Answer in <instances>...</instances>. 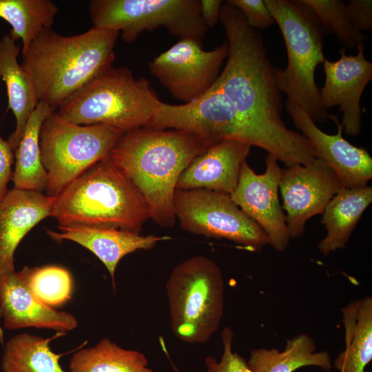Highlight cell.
<instances>
[{
    "instance_id": "3957f363",
    "label": "cell",
    "mask_w": 372,
    "mask_h": 372,
    "mask_svg": "<svg viewBox=\"0 0 372 372\" xmlns=\"http://www.w3.org/2000/svg\"><path fill=\"white\" fill-rule=\"evenodd\" d=\"M120 32L92 27L77 35L43 31L22 55L37 98L56 110L71 95L112 66Z\"/></svg>"
},
{
    "instance_id": "277c9868",
    "label": "cell",
    "mask_w": 372,
    "mask_h": 372,
    "mask_svg": "<svg viewBox=\"0 0 372 372\" xmlns=\"http://www.w3.org/2000/svg\"><path fill=\"white\" fill-rule=\"evenodd\" d=\"M51 216L59 226L84 225L140 233L151 218L134 184L109 155L54 197Z\"/></svg>"
},
{
    "instance_id": "9a60e30c",
    "label": "cell",
    "mask_w": 372,
    "mask_h": 372,
    "mask_svg": "<svg viewBox=\"0 0 372 372\" xmlns=\"http://www.w3.org/2000/svg\"><path fill=\"white\" fill-rule=\"evenodd\" d=\"M286 109L295 126L312 146L317 158L327 163L338 174L345 188L364 187L372 178V158L362 147L351 145L342 136L344 127L338 118L330 114L338 132L322 131L297 103L287 99Z\"/></svg>"
},
{
    "instance_id": "4316f807",
    "label": "cell",
    "mask_w": 372,
    "mask_h": 372,
    "mask_svg": "<svg viewBox=\"0 0 372 372\" xmlns=\"http://www.w3.org/2000/svg\"><path fill=\"white\" fill-rule=\"evenodd\" d=\"M61 333L43 338L23 333L9 339L5 345L1 360L2 372H65L60 365L63 354H56L50 342Z\"/></svg>"
},
{
    "instance_id": "ffe728a7",
    "label": "cell",
    "mask_w": 372,
    "mask_h": 372,
    "mask_svg": "<svg viewBox=\"0 0 372 372\" xmlns=\"http://www.w3.org/2000/svg\"><path fill=\"white\" fill-rule=\"evenodd\" d=\"M59 232L46 229L49 237L56 241L71 240L93 253L107 268L115 291V271L120 260L139 249L149 250L168 238L141 235L116 229L84 225L59 226Z\"/></svg>"
},
{
    "instance_id": "d4e9b609",
    "label": "cell",
    "mask_w": 372,
    "mask_h": 372,
    "mask_svg": "<svg viewBox=\"0 0 372 372\" xmlns=\"http://www.w3.org/2000/svg\"><path fill=\"white\" fill-rule=\"evenodd\" d=\"M53 112L39 101L30 115L23 135L14 150V188L43 192L48 187V175L41 160L39 134L45 119Z\"/></svg>"
},
{
    "instance_id": "8fae6325",
    "label": "cell",
    "mask_w": 372,
    "mask_h": 372,
    "mask_svg": "<svg viewBox=\"0 0 372 372\" xmlns=\"http://www.w3.org/2000/svg\"><path fill=\"white\" fill-rule=\"evenodd\" d=\"M174 212L181 229L208 238H225L250 251L259 252L269 238L229 194L208 189H178Z\"/></svg>"
},
{
    "instance_id": "cb8c5ba5",
    "label": "cell",
    "mask_w": 372,
    "mask_h": 372,
    "mask_svg": "<svg viewBox=\"0 0 372 372\" xmlns=\"http://www.w3.org/2000/svg\"><path fill=\"white\" fill-rule=\"evenodd\" d=\"M315 340L300 333L286 342L285 349L259 348L251 351L247 364L251 372H293L306 366L329 371L333 362L328 352L316 351Z\"/></svg>"
},
{
    "instance_id": "f546056e",
    "label": "cell",
    "mask_w": 372,
    "mask_h": 372,
    "mask_svg": "<svg viewBox=\"0 0 372 372\" xmlns=\"http://www.w3.org/2000/svg\"><path fill=\"white\" fill-rule=\"evenodd\" d=\"M317 17L324 31L333 34L346 48L357 49L364 45L366 34L351 23L345 3L340 0H300Z\"/></svg>"
},
{
    "instance_id": "4dcf8cb0",
    "label": "cell",
    "mask_w": 372,
    "mask_h": 372,
    "mask_svg": "<svg viewBox=\"0 0 372 372\" xmlns=\"http://www.w3.org/2000/svg\"><path fill=\"white\" fill-rule=\"evenodd\" d=\"M234 331L226 327L221 333L223 353L219 362L214 357L205 358L204 372H251L245 359L232 350Z\"/></svg>"
},
{
    "instance_id": "8992f818",
    "label": "cell",
    "mask_w": 372,
    "mask_h": 372,
    "mask_svg": "<svg viewBox=\"0 0 372 372\" xmlns=\"http://www.w3.org/2000/svg\"><path fill=\"white\" fill-rule=\"evenodd\" d=\"M265 3L282 32L287 53L286 68H274L278 87L315 123L325 122L330 114L321 103L315 81L317 66L326 60L321 23L300 0H265Z\"/></svg>"
},
{
    "instance_id": "603a6c76",
    "label": "cell",
    "mask_w": 372,
    "mask_h": 372,
    "mask_svg": "<svg viewBox=\"0 0 372 372\" xmlns=\"http://www.w3.org/2000/svg\"><path fill=\"white\" fill-rule=\"evenodd\" d=\"M345 349L335 360L340 372H364L372 359V298L351 302L341 309Z\"/></svg>"
},
{
    "instance_id": "ac0fdd59",
    "label": "cell",
    "mask_w": 372,
    "mask_h": 372,
    "mask_svg": "<svg viewBox=\"0 0 372 372\" xmlns=\"http://www.w3.org/2000/svg\"><path fill=\"white\" fill-rule=\"evenodd\" d=\"M251 145L236 140L214 143L197 156L180 174L178 189H208L231 194Z\"/></svg>"
},
{
    "instance_id": "1f68e13d",
    "label": "cell",
    "mask_w": 372,
    "mask_h": 372,
    "mask_svg": "<svg viewBox=\"0 0 372 372\" xmlns=\"http://www.w3.org/2000/svg\"><path fill=\"white\" fill-rule=\"evenodd\" d=\"M226 3L238 10L254 30L265 29L275 22L263 0H228Z\"/></svg>"
},
{
    "instance_id": "4fadbf2b",
    "label": "cell",
    "mask_w": 372,
    "mask_h": 372,
    "mask_svg": "<svg viewBox=\"0 0 372 372\" xmlns=\"http://www.w3.org/2000/svg\"><path fill=\"white\" fill-rule=\"evenodd\" d=\"M343 187L335 171L319 158L307 165L282 169L279 188L290 238L301 236L306 222L322 214L331 199Z\"/></svg>"
},
{
    "instance_id": "2e32d148",
    "label": "cell",
    "mask_w": 372,
    "mask_h": 372,
    "mask_svg": "<svg viewBox=\"0 0 372 372\" xmlns=\"http://www.w3.org/2000/svg\"><path fill=\"white\" fill-rule=\"evenodd\" d=\"M365 45L357 48L355 55L347 54L342 48L336 61L325 60L323 67L324 83L320 90V101L327 109L338 105L342 113L345 133L355 136L361 130L362 94L372 79V63L364 54Z\"/></svg>"
},
{
    "instance_id": "44dd1931",
    "label": "cell",
    "mask_w": 372,
    "mask_h": 372,
    "mask_svg": "<svg viewBox=\"0 0 372 372\" xmlns=\"http://www.w3.org/2000/svg\"><path fill=\"white\" fill-rule=\"evenodd\" d=\"M19 52L20 47L9 34L0 38V77L6 87L7 111L10 110L16 118V128L8 140L14 151L39 103L30 76L18 63Z\"/></svg>"
},
{
    "instance_id": "9c48e42d",
    "label": "cell",
    "mask_w": 372,
    "mask_h": 372,
    "mask_svg": "<svg viewBox=\"0 0 372 372\" xmlns=\"http://www.w3.org/2000/svg\"><path fill=\"white\" fill-rule=\"evenodd\" d=\"M124 134L110 126L78 125L55 112L39 134L41 160L48 175L47 195L57 196L71 182L107 156Z\"/></svg>"
},
{
    "instance_id": "30bf717a",
    "label": "cell",
    "mask_w": 372,
    "mask_h": 372,
    "mask_svg": "<svg viewBox=\"0 0 372 372\" xmlns=\"http://www.w3.org/2000/svg\"><path fill=\"white\" fill-rule=\"evenodd\" d=\"M88 8L94 27L118 31L126 43L159 28L202 42L208 30L200 15V0H92Z\"/></svg>"
},
{
    "instance_id": "484cf974",
    "label": "cell",
    "mask_w": 372,
    "mask_h": 372,
    "mask_svg": "<svg viewBox=\"0 0 372 372\" xmlns=\"http://www.w3.org/2000/svg\"><path fill=\"white\" fill-rule=\"evenodd\" d=\"M69 369L70 372H154L143 353L122 348L109 338L76 351Z\"/></svg>"
},
{
    "instance_id": "83f0119b",
    "label": "cell",
    "mask_w": 372,
    "mask_h": 372,
    "mask_svg": "<svg viewBox=\"0 0 372 372\" xmlns=\"http://www.w3.org/2000/svg\"><path fill=\"white\" fill-rule=\"evenodd\" d=\"M58 10L50 0H0V19L12 27L10 37L21 40L22 55L43 31L52 28Z\"/></svg>"
},
{
    "instance_id": "7402d4cb",
    "label": "cell",
    "mask_w": 372,
    "mask_h": 372,
    "mask_svg": "<svg viewBox=\"0 0 372 372\" xmlns=\"http://www.w3.org/2000/svg\"><path fill=\"white\" fill-rule=\"evenodd\" d=\"M372 202V187L345 188L339 190L325 207L321 223L326 236L318 244L324 256L345 247L366 209Z\"/></svg>"
},
{
    "instance_id": "e0dca14e",
    "label": "cell",
    "mask_w": 372,
    "mask_h": 372,
    "mask_svg": "<svg viewBox=\"0 0 372 372\" xmlns=\"http://www.w3.org/2000/svg\"><path fill=\"white\" fill-rule=\"evenodd\" d=\"M0 318L8 330L34 327L64 335L78 327L74 315L50 307L32 295L22 270L0 278Z\"/></svg>"
},
{
    "instance_id": "ba28073f",
    "label": "cell",
    "mask_w": 372,
    "mask_h": 372,
    "mask_svg": "<svg viewBox=\"0 0 372 372\" xmlns=\"http://www.w3.org/2000/svg\"><path fill=\"white\" fill-rule=\"evenodd\" d=\"M224 280L211 258L196 256L178 264L165 285L172 330L189 344L207 342L223 315Z\"/></svg>"
},
{
    "instance_id": "5b68a950",
    "label": "cell",
    "mask_w": 372,
    "mask_h": 372,
    "mask_svg": "<svg viewBox=\"0 0 372 372\" xmlns=\"http://www.w3.org/2000/svg\"><path fill=\"white\" fill-rule=\"evenodd\" d=\"M160 100L144 77L125 67L112 66L85 85L56 110L78 125L101 124L125 134L148 126Z\"/></svg>"
},
{
    "instance_id": "52a82bcc",
    "label": "cell",
    "mask_w": 372,
    "mask_h": 372,
    "mask_svg": "<svg viewBox=\"0 0 372 372\" xmlns=\"http://www.w3.org/2000/svg\"><path fill=\"white\" fill-rule=\"evenodd\" d=\"M149 127L185 131L216 143L240 141L260 147L287 167L300 156L294 145L245 119L220 91L209 90L189 103L172 105L159 101Z\"/></svg>"
},
{
    "instance_id": "d590c367",
    "label": "cell",
    "mask_w": 372,
    "mask_h": 372,
    "mask_svg": "<svg viewBox=\"0 0 372 372\" xmlns=\"http://www.w3.org/2000/svg\"><path fill=\"white\" fill-rule=\"evenodd\" d=\"M172 365H173V367H174V371H176V372H179V371L177 370V369L176 368V366H175L174 364H172Z\"/></svg>"
},
{
    "instance_id": "7c38bea8",
    "label": "cell",
    "mask_w": 372,
    "mask_h": 372,
    "mask_svg": "<svg viewBox=\"0 0 372 372\" xmlns=\"http://www.w3.org/2000/svg\"><path fill=\"white\" fill-rule=\"evenodd\" d=\"M227 54V41L207 51L203 49L202 42L180 39L149 62L148 68L174 98L189 103L210 90Z\"/></svg>"
},
{
    "instance_id": "5bb4252c",
    "label": "cell",
    "mask_w": 372,
    "mask_h": 372,
    "mask_svg": "<svg viewBox=\"0 0 372 372\" xmlns=\"http://www.w3.org/2000/svg\"><path fill=\"white\" fill-rule=\"evenodd\" d=\"M278 159L268 154L266 171L256 174L245 161L240 168L238 182L230 194L232 200L265 232L269 244L282 251L289 245L290 236L286 216L278 200V191L282 169Z\"/></svg>"
},
{
    "instance_id": "e575fe53",
    "label": "cell",
    "mask_w": 372,
    "mask_h": 372,
    "mask_svg": "<svg viewBox=\"0 0 372 372\" xmlns=\"http://www.w3.org/2000/svg\"><path fill=\"white\" fill-rule=\"evenodd\" d=\"M223 1L200 0V15L205 25L214 27L220 21Z\"/></svg>"
},
{
    "instance_id": "7a4b0ae2",
    "label": "cell",
    "mask_w": 372,
    "mask_h": 372,
    "mask_svg": "<svg viewBox=\"0 0 372 372\" xmlns=\"http://www.w3.org/2000/svg\"><path fill=\"white\" fill-rule=\"evenodd\" d=\"M214 143L185 131L145 126L125 133L109 157L139 190L151 219L169 228L176 223L173 200L180 174Z\"/></svg>"
},
{
    "instance_id": "d6a6232c",
    "label": "cell",
    "mask_w": 372,
    "mask_h": 372,
    "mask_svg": "<svg viewBox=\"0 0 372 372\" xmlns=\"http://www.w3.org/2000/svg\"><path fill=\"white\" fill-rule=\"evenodd\" d=\"M345 6L351 23L358 31L363 32L372 28L371 0H350Z\"/></svg>"
},
{
    "instance_id": "8d00e7d4",
    "label": "cell",
    "mask_w": 372,
    "mask_h": 372,
    "mask_svg": "<svg viewBox=\"0 0 372 372\" xmlns=\"http://www.w3.org/2000/svg\"><path fill=\"white\" fill-rule=\"evenodd\" d=\"M0 81H1V77H0Z\"/></svg>"
},
{
    "instance_id": "6da1fadb",
    "label": "cell",
    "mask_w": 372,
    "mask_h": 372,
    "mask_svg": "<svg viewBox=\"0 0 372 372\" xmlns=\"http://www.w3.org/2000/svg\"><path fill=\"white\" fill-rule=\"evenodd\" d=\"M220 21L227 37V59L210 90L221 92L253 125L296 147L313 149L302 134L287 128L282 120L281 92L261 34L227 3L222 6Z\"/></svg>"
},
{
    "instance_id": "d6986e66",
    "label": "cell",
    "mask_w": 372,
    "mask_h": 372,
    "mask_svg": "<svg viewBox=\"0 0 372 372\" xmlns=\"http://www.w3.org/2000/svg\"><path fill=\"white\" fill-rule=\"evenodd\" d=\"M54 197L13 188L0 201V278L14 269V253L22 239L51 216Z\"/></svg>"
},
{
    "instance_id": "f1b7e54d",
    "label": "cell",
    "mask_w": 372,
    "mask_h": 372,
    "mask_svg": "<svg viewBox=\"0 0 372 372\" xmlns=\"http://www.w3.org/2000/svg\"><path fill=\"white\" fill-rule=\"evenodd\" d=\"M27 286L40 302L53 309L72 298L73 280L70 271L61 266L46 265L22 269Z\"/></svg>"
},
{
    "instance_id": "836d02e7",
    "label": "cell",
    "mask_w": 372,
    "mask_h": 372,
    "mask_svg": "<svg viewBox=\"0 0 372 372\" xmlns=\"http://www.w3.org/2000/svg\"><path fill=\"white\" fill-rule=\"evenodd\" d=\"M14 162V151L8 141L0 136V201L6 195L8 184L12 180V165Z\"/></svg>"
}]
</instances>
